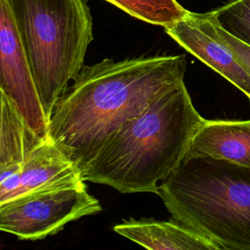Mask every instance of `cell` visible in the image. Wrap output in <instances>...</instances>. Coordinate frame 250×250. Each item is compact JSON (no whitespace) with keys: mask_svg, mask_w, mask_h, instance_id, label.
Segmentation results:
<instances>
[{"mask_svg":"<svg viewBox=\"0 0 250 250\" xmlns=\"http://www.w3.org/2000/svg\"><path fill=\"white\" fill-rule=\"evenodd\" d=\"M0 88L15 104L30 129L41 139H46L48 119L7 0H0Z\"/></svg>","mask_w":250,"mask_h":250,"instance_id":"obj_6","label":"cell"},{"mask_svg":"<svg viewBox=\"0 0 250 250\" xmlns=\"http://www.w3.org/2000/svg\"><path fill=\"white\" fill-rule=\"evenodd\" d=\"M204 120L183 81L112 135L80 171L81 177L122 193H156Z\"/></svg>","mask_w":250,"mask_h":250,"instance_id":"obj_2","label":"cell"},{"mask_svg":"<svg viewBox=\"0 0 250 250\" xmlns=\"http://www.w3.org/2000/svg\"><path fill=\"white\" fill-rule=\"evenodd\" d=\"M146 22L169 27L189 13L177 0H104Z\"/></svg>","mask_w":250,"mask_h":250,"instance_id":"obj_12","label":"cell"},{"mask_svg":"<svg viewBox=\"0 0 250 250\" xmlns=\"http://www.w3.org/2000/svg\"><path fill=\"white\" fill-rule=\"evenodd\" d=\"M204 154L250 168V119L204 120L193 136L186 156Z\"/></svg>","mask_w":250,"mask_h":250,"instance_id":"obj_10","label":"cell"},{"mask_svg":"<svg viewBox=\"0 0 250 250\" xmlns=\"http://www.w3.org/2000/svg\"><path fill=\"white\" fill-rule=\"evenodd\" d=\"M164 29L180 46L229 80L250 101V73L212 32L206 13L189 11L184 20Z\"/></svg>","mask_w":250,"mask_h":250,"instance_id":"obj_8","label":"cell"},{"mask_svg":"<svg viewBox=\"0 0 250 250\" xmlns=\"http://www.w3.org/2000/svg\"><path fill=\"white\" fill-rule=\"evenodd\" d=\"M15 17L33 81L48 119L83 67L93 39L84 0H7Z\"/></svg>","mask_w":250,"mask_h":250,"instance_id":"obj_4","label":"cell"},{"mask_svg":"<svg viewBox=\"0 0 250 250\" xmlns=\"http://www.w3.org/2000/svg\"><path fill=\"white\" fill-rule=\"evenodd\" d=\"M173 219L218 250H250V168L197 154L185 156L157 187Z\"/></svg>","mask_w":250,"mask_h":250,"instance_id":"obj_3","label":"cell"},{"mask_svg":"<svg viewBox=\"0 0 250 250\" xmlns=\"http://www.w3.org/2000/svg\"><path fill=\"white\" fill-rule=\"evenodd\" d=\"M43 140L30 129L0 88V169L22 162Z\"/></svg>","mask_w":250,"mask_h":250,"instance_id":"obj_11","label":"cell"},{"mask_svg":"<svg viewBox=\"0 0 250 250\" xmlns=\"http://www.w3.org/2000/svg\"><path fill=\"white\" fill-rule=\"evenodd\" d=\"M209 26L212 32L230 50L234 58L247 69L250 73V46L233 37L224 30L214 20L212 12L206 13Z\"/></svg>","mask_w":250,"mask_h":250,"instance_id":"obj_14","label":"cell"},{"mask_svg":"<svg viewBox=\"0 0 250 250\" xmlns=\"http://www.w3.org/2000/svg\"><path fill=\"white\" fill-rule=\"evenodd\" d=\"M185 55L83 65L49 118L48 136L81 171L103 145L184 81Z\"/></svg>","mask_w":250,"mask_h":250,"instance_id":"obj_1","label":"cell"},{"mask_svg":"<svg viewBox=\"0 0 250 250\" xmlns=\"http://www.w3.org/2000/svg\"><path fill=\"white\" fill-rule=\"evenodd\" d=\"M80 179V170L48 136L22 162L0 169V202Z\"/></svg>","mask_w":250,"mask_h":250,"instance_id":"obj_7","label":"cell"},{"mask_svg":"<svg viewBox=\"0 0 250 250\" xmlns=\"http://www.w3.org/2000/svg\"><path fill=\"white\" fill-rule=\"evenodd\" d=\"M113 230L152 250H218L208 238L174 219H129L113 226Z\"/></svg>","mask_w":250,"mask_h":250,"instance_id":"obj_9","label":"cell"},{"mask_svg":"<svg viewBox=\"0 0 250 250\" xmlns=\"http://www.w3.org/2000/svg\"><path fill=\"white\" fill-rule=\"evenodd\" d=\"M211 12L224 30L250 46V0H233Z\"/></svg>","mask_w":250,"mask_h":250,"instance_id":"obj_13","label":"cell"},{"mask_svg":"<svg viewBox=\"0 0 250 250\" xmlns=\"http://www.w3.org/2000/svg\"><path fill=\"white\" fill-rule=\"evenodd\" d=\"M82 179L43 188L0 202V230L20 239L53 235L69 222L102 211Z\"/></svg>","mask_w":250,"mask_h":250,"instance_id":"obj_5","label":"cell"}]
</instances>
